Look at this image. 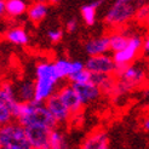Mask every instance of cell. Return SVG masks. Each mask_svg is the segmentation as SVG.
Listing matches in <instances>:
<instances>
[{
    "label": "cell",
    "instance_id": "836d02e7",
    "mask_svg": "<svg viewBox=\"0 0 149 149\" xmlns=\"http://www.w3.org/2000/svg\"><path fill=\"white\" fill-rule=\"evenodd\" d=\"M0 19H1V18H0Z\"/></svg>",
    "mask_w": 149,
    "mask_h": 149
},
{
    "label": "cell",
    "instance_id": "e575fe53",
    "mask_svg": "<svg viewBox=\"0 0 149 149\" xmlns=\"http://www.w3.org/2000/svg\"><path fill=\"white\" fill-rule=\"evenodd\" d=\"M148 24H149V23H148Z\"/></svg>",
    "mask_w": 149,
    "mask_h": 149
},
{
    "label": "cell",
    "instance_id": "ba28073f",
    "mask_svg": "<svg viewBox=\"0 0 149 149\" xmlns=\"http://www.w3.org/2000/svg\"><path fill=\"white\" fill-rule=\"evenodd\" d=\"M56 93L59 97V100L63 102L64 106L69 109L72 114L79 113L84 106V103L81 102L78 92L75 91V88H74V86L72 84L62 86L58 91H56Z\"/></svg>",
    "mask_w": 149,
    "mask_h": 149
},
{
    "label": "cell",
    "instance_id": "5b68a950",
    "mask_svg": "<svg viewBox=\"0 0 149 149\" xmlns=\"http://www.w3.org/2000/svg\"><path fill=\"white\" fill-rule=\"evenodd\" d=\"M141 49H143V40L139 35H131L127 46L120 51L113 52V58L116 64H130L136 58Z\"/></svg>",
    "mask_w": 149,
    "mask_h": 149
},
{
    "label": "cell",
    "instance_id": "f1b7e54d",
    "mask_svg": "<svg viewBox=\"0 0 149 149\" xmlns=\"http://www.w3.org/2000/svg\"><path fill=\"white\" fill-rule=\"evenodd\" d=\"M143 130L149 132V118H147L146 120L143 121Z\"/></svg>",
    "mask_w": 149,
    "mask_h": 149
},
{
    "label": "cell",
    "instance_id": "ffe728a7",
    "mask_svg": "<svg viewBox=\"0 0 149 149\" xmlns=\"http://www.w3.org/2000/svg\"><path fill=\"white\" fill-rule=\"evenodd\" d=\"M49 144L51 149H64L68 147L65 142V138L61 132L56 129H52L50 131V136H49Z\"/></svg>",
    "mask_w": 149,
    "mask_h": 149
},
{
    "label": "cell",
    "instance_id": "30bf717a",
    "mask_svg": "<svg viewBox=\"0 0 149 149\" xmlns=\"http://www.w3.org/2000/svg\"><path fill=\"white\" fill-rule=\"evenodd\" d=\"M72 84V83H70ZM75 88V91L78 92L79 97L81 102L85 104L92 103L95 101H97L101 96V88L92 81H87V83H78V84H72Z\"/></svg>",
    "mask_w": 149,
    "mask_h": 149
},
{
    "label": "cell",
    "instance_id": "d6a6232c",
    "mask_svg": "<svg viewBox=\"0 0 149 149\" xmlns=\"http://www.w3.org/2000/svg\"><path fill=\"white\" fill-rule=\"evenodd\" d=\"M3 148V144H1V141H0V149H1Z\"/></svg>",
    "mask_w": 149,
    "mask_h": 149
},
{
    "label": "cell",
    "instance_id": "5bb4252c",
    "mask_svg": "<svg viewBox=\"0 0 149 149\" xmlns=\"http://www.w3.org/2000/svg\"><path fill=\"white\" fill-rule=\"evenodd\" d=\"M5 38L7 41H10L13 45L23 46L29 42V35L22 27H12L9 28L5 33Z\"/></svg>",
    "mask_w": 149,
    "mask_h": 149
},
{
    "label": "cell",
    "instance_id": "83f0119b",
    "mask_svg": "<svg viewBox=\"0 0 149 149\" xmlns=\"http://www.w3.org/2000/svg\"><path fill=\"white\" fill-rule=\"evenodd\" d=\"M143 51L146 54H149V35L143 40Z\"/></svg>",
    "mask_w": 149,
    "mask_h": 149
},
{
    "label": "cell",
    "instance_id": "1f68e13d",
    "mask_svg": "<svg viewBox=\"0 0 149 149\" xmlns=\"http://www.w3.org/2000/svg\"><path fill=\"white\" fill-rule=\"evenodd\" d=\"M36 1H40V3H47L49 0H36Z\"/></svg>",
    "mask_w": 149,
    "mask_h": 149
},
{
    "label": "cell",
    "instance_id": "cb8c5ba5",
    "mask_svg": "<svg viewBox=\"0 0 149 149\" xmlns=\"http://www.w3.org/2000/svg\"><path fill=\"white\" fill-rule=\"evenodd\" d=\"M135 17L137 18L138 22L141 23H149V4H146V5H142L141 7L136 10V13H135Z\"/></svg>",
    "mask_w": 149,
    "mask_h": 149
},
{
    "label": "cell",
    "instance_id": "ac0fdd59",
    "mask_svg": "<svg viewBox=\"0 0 149 149\" xmlns=\"http://www.w3.org/2000/svg\"><path fill=\"white\" fill-rule=\"evenodd\" d=\"M103 3V0H96V1L85 5L81 7V17L87 26H93L96 23L97 17V7Z\"/></svg>",
    "mask_w": 149,
    "mask_h": 149
},
{
    "label": "cell",
    "instance_id": "52a82bcc",
    "mask_svg": "<svg viewBox=\"0 0 149 149\" xmlns=\"http://www.w3.org/2000/svg\"><path fill=\"white\" fill-rule=\"evenodd\" d=\"M85 67L91 73H100V74H108L113 75L115 73L116 63L113 57H110L107 54L90 56V58L86 61Z\"/></svg>",
    "mask_w": 149,
    "mask_h": 149
},
{
    "label": "cell",
    "instance_id": "603a6c76",
    "mask_svg": "<svg viewBox=\"0 0 149 149\" xmlns=\"http://www.w3.org/2000/svg\"><path fill=\"white\" fill-rule=\"evenodd\" d=\"M13 115H12V110L9 106L0 103V127L6 124H9L12 121Z\"/></svg>",
    "mask_w": 149,
    "mask_h": 149
},
{
    "label": "cell",
    "instance_id": "7402d4cb",
    "mask_svg": "<svg viewBox=\"0 0 149 149\" xmlns=\"http://www.w3.org/2000/svg\"><path fill=\"white\" fill-rule=\"evenodd\" d=\"M91 77H92V73L85 67V68L81 69L80 72H77V73L70 74L69 78H68V80L70 81L72 84L87 83V81H91Z\"/></svg>",
    "mask_w": 149,
    "mask_h": 149
},
{
    "label": "cell",
    "instance_id": "9c48e42d",
    "mask_svg": "<svg viewBox=\"0 0 149 149\" xmlns=\"http://www.w3.org/2000/svg\"><path fill=\"white\" fill-rule=\"evenodd\" d=\"M45 103H46L49 110L51 111L52 116H54L55 120L57 121V124H64L69 120L72 113L63 104V102L59 100L57 93H54L51 97H49Z\"/></svg>",
    "mask_w": 149,
    "mask_h": 149
},
{
    "label": "cell",
    "instance_id": "6da1fadb",
    "mask_svg": "<svg viewBox=\"0 0 149 149\" xmlns=\"http://www.w3.org/2000/svg\"><path fill=\"white\" fill-rule=\"evenodd\" d=\"M13 119L26 127L29 125H45L50 129H55L57 121L52 116L51 111L49 110L45 102H38V101H28V102H21L17 101L11 107Z\"/></svg>",
    "mask_w": 149,
    "mask_h": 149
},
{
    "label": "cell",
    "instance_id": "8fae6325",
    "mask_svg": "<svg viewBox=\"0 0 149 149\" xmlns=\"http://www.w3.org/2000/svg\"><path fill=\"white\" fill-rule=\"evenodd\" d=\"M85 51L88 56H96V55H103L110 51L109 47V36L103 35L97 36V38H92L87 40L85 44Z\"/></svg>",
    "mask_w": 149,
    "mask_h": 149
},
{
    "label": "cell",
    "instance_id": "d4e9b609",
    "mask_svg": "<svg viewBox=\"0 0 149 149\" xmlns=\"http://www.w3.org/2000/svg\"><path fill=\"white\" fill-rule=\"evenodd\" d=\"M47 36L51 42H58L61 41L63 38V31L61 28H56V29H51L47 33Z\"/></svg>",
    "mask_w": 149,
    "mask_h": 149
},
{
    "label": "cell",
    "instance_id": "4dcf8cb0",
    "mask_svg": "<svg viewBox=\"0 0 149 149\" xmlns=\"http://www.w3.org/2000/svg\"><path fill=\"white\" fill-rule=\"evenodd\" d=\"M49 1H50L51 4H57V3L59 1V0H49Z\"/></svg>",
    "mask_w": 149,
    "mask_h": 149
},
{
    "label": "cell",
    "instance_id": "4fadbf2b",
    "mask_svg": "<svg viewBox=\"0 0 149 149\" xmlns=\"http://www.w3.org/2000/svg\"><path fill=\"white\" fill-rule=\"evenodd\" d=\"M17 100L21 102H28L34 100L35 93V85L32 80H22L15 87Z\"/></svg>",
    "mask_w": 149,
    "mask_h": 149
},
{
    "label": "cell",
    "instance_id": "484cf974",
    "mask_svg": "<svg viewBox=\"0 0 149 149\" xmlns=\"http://www.w3.org/2000/svg\"><path fill=\"white\" fill-rule=\"evenodd\" d=\"M65 29H67V32H69V33H74L78 29V22L75 18H72L69 19L68 22H67V24H65Z\"/></svg>",
    "mask_w": 149,
    "mask_h": 149
},
{
    "label": "cell",
    "instance_id": "44dd1931",
    "mask_svg": "<svg viewBox=\"0 0 149 149\" xmlns=\"http://www.w3.org/2000/svg\"><path fill=\"white\" fill-rule=\"evenodd\" d=\"M54 63H55L56 70L58 73L59 78H61V80L68 79L69 75L72 74V62L68 61V59H65V58H58Z\"/></svg>",
    "mask_w": 149,
    "mask_h": 149
},
{
    "label": "cell",
    "instance_id": "277c9868",
    "mask_svg": "<svg viewBox=\"0 0 149 149\" xmlns=\"http://www.w3.org/2000/svg\"><path fill=\"white\" fill-rule=\"evenodd\" d=\"M136 9L132 5V3H121V1H115L111 7L106 13V22L109 26L119 27L135 17Z\"/></svg>",
    "mask_w": 149,
    "mask_h": 149
},
{
    "label": "cell",
    "instance_id": "4316f807",
    "mask_svg": "<svg viewBox=\"0 0 149 149\" xmlns=\"http://www.w3.org/2000/svg\"><path fill=\"white\" fill-rule=\"evenodd\" d=\"M85 68V63L80 62V61H74L72 62V74L73 73H77V72H80L81 69Z\"/></svg>",
    "mask_w": 149,
    "mask_h": 149
},
{
    "label": "cell",
    "instance_id": "e0dca14e",
    "mask_svg": "<svg viewBox=\"0 0 149 149\" xmlns=\"http://www.w3.org/2000/svg\"><path fill=\"white\" fill-rule=\"evenodd\" d=\"M17 101L18 100L16 96V91H15V87L10 83L0 84V103L9 106L11 108Z\"/></svg>",
    "mask_w": 149,
    "mask_h": 149
},
{
    "label": "cell",
    "instance_id": "3957f363",
    "mask_svg": "<svg viewBox=\"0 0 149 149\" xmlns=\"http://www.w3.org/2000/svg\"><path fill=\"white\" fill-rule=\"evenodd\" d=\"M0 141L4 149H31L26 129L18 121L9 123L0 127Z\"/></svg>",
    "mask_w": 149,
    "mask_h": 149
},
{
    "label": "cell",
    "instance_id": "f546056e",
    "mask_svg": "<svg viewBox=\"0 0 149 149\" xmlns=\"http://www.w3.org/2000/svg\"><path fill=\"white\" fill-rule=\"evenodd\" d=\"M116 1H121V3H132L133 0H116Z\"/></svg>",
    "mask_w": 149,
    "mask_h": 149
},
{
    "label": "cell",
    "instance_id": "d6986e66",
    "mask_svg": "<svg viewBox=\"0 0 149 149\" xmlns=\"http://www.w3.org/2000/svg\"><path fill=\"white\" fill-rule=\"evenodd\" d=\"M129 38L130 36L121 34V33H113L111 35H109V47L110 51L116 52L120 51L124 47L127 46L129 44Z\"/></svg>",
    "mask_w": 149,
    "mask_h": 149
},
{
    "label": "cell",
    "instance_id": "2e32d148",
    "mask_svg": "<svg viewBox=\"0 0 149 149\" xmlns=\"http://www.w3.org/2000/svg\"><path fill=\"white\" fill-rule=\"evenodd\" d=\"M28 10L27 0H6V16L19 17Z\"/></svg>",
    "mask_w": 149,
    "mask_h": 149
},
{
    "label": "cell",
    "instance_id": "7a4b0ae2",
    "mask_svg": "<svg viewBox=\"0 0 149 149\" xmlns=\"http://www.w3.org/2000/svg\"><path fill=\"white\" fill-rule=\"evenodd\" d=\"M61 80L54 62H40L35 67V93L34 100L46 102L49 97L56 93V86Z\"/></svg>",
    "mask_w": 149,
    "mask_h": 149
},
{
    "label": "cell",
    "instance_id": "9a60e30c",
    "mask_svg": "<svg viewBox=\"0 0 149 149\" xmlns=\"http://www.w3.org/2000/svg\"><path fill=\"white\" fill-rule=\"evenodd\" d=\"M47 12H49V7L46 3H40V1H35L31 6H28V10H27L28 18L33 23H40L47 16Z\"/></svg>",
    "mask_w": 149,
    "mask_h": 149
},
{
    "label": "cell",
    "instance_id": "8992f818",
    "mask_svg": "<svg viewBox=\"0 0 149 149\" xmlns=\"http://www.w3.org/2000/svg\"><path fill=\"white\" fill-rule=\"evenodd\" d=\"M26 133H27V138L31 143L32 148L34 149H50L49 144V136H50V131L52 129L47 127L45 125H29L26 126Z\"/></svg>",
    "mask_w": 149,
    "mask_h": 149
},
{
    "label": "cell",
    "instance_id": "7c38bea8",
    "mask_svg": "<svg viewBox=\"0 0 149 149\" xmlns=\"http://www.w3.org/2000/svg\"><path fill=\"white\" fill-rule=\"evenodd\" d=\"M84 149H107L109 148V138L106 132L97 131L85 139L83 143Z\"/></svg>",
    "mask_w": 149,
    "mask_h": 149
}]
</instances>
